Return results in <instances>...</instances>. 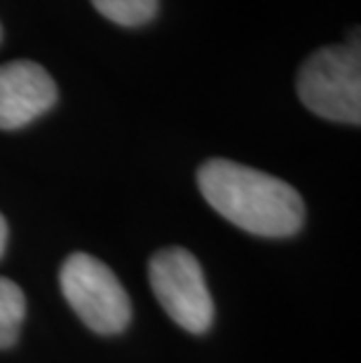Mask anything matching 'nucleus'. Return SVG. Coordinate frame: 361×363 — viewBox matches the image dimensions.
<instances>
[{
	"mask_svg": "<svg viewBox=\"0 0 361 363\" xmlns=\"http://www.w3.org/2000/svg\"><path fill=\"white\" fill-rule=\"evenodd\" d=\"M197 185L223 218L251 235L289 237L303 225L301 195L277 176L218 157L199 167Z\"/></svg>",
	"mask_w": 361,
	"mask_h": 363,
	"instance_id": "1",
	"label": "nucleus"
},
{
	"mask_svg": "<svg viewBox=\"0 0 361 363\" xmlns=\"http://www.w3.org/2000/svg\"><path fill=\"white\" fill-rule=\"evenodd\" d=\"M298 96L319 118L361 122V52L359 43L328 45L307 57L298 71Z\"/></svg>",
	"mask_w": 361,
	"mask_h": 363,
	"instance_id": "2",
	"label": "nucleus"
},
{
	"mask_svg": "<svg viewBox=\"0 0 361 363\" xmlns=\"http://www.w3.org/2000/svg\"><path fill=\"white\" fill-rule=\"evenodd\" d=\"M61 291L75 314L96 333L113 335L127 328L132 305L118 277L101 260L87 253L68 256L59 274Z\"/></svg>",
	"mask_w": 361,
	"mask_h": 363,
	"instance_id": "3",
	"label": "nucleus"
},
{
	"mask_svg": "<svg viewBox=\"0 0 361 363\" xmlns=\"http://www.w3.org/2000/svg\"><path fill=\"white\" fill-rule=\"evenodd\" d=\"M150 286L165 312L190 333H204L213 321V300L202 267L186 249H162L150 258Z\"/></svg>",
	"mask_w": 361,
	"mask_h": 363,
	"instance_id": "4",
	"label": "nucleus"
},
{
	"mask_svg": "<svg viewBox=\"0 0 361 363\" xmlns=\"http://www.w3.org/2000/svg\"><path fill=\"white\" fill-rule=\"evenodd\" d=\"M57 104V84L35 61L0 66V129H21Z\"/></svg>",
	"mask_w": 361,
	"mask_h": 363,
	"instance_id": "5",
	"label": "nucleus"
},
{
	"mask_svg": "<svg viewBox=\"0 0 361 363\" xmlns=\"http://www.w3.org/2000/svg\"><path fill=\"white\" fill-rule=\"evenodd\" d=\"M26 314V298L10 279L0 277V347H10L17 340L19 326Z\"/></svg>",
	"mask_w": 361,
	"mask_h": 363,
	"instance_id": "6",
	"label": "nucleus"
},
{
	"mask_svg": "<svg viewBox=\"0 0 361 363\" xmlns=\"http://www.w3.org/2000/svg\"><path fill=\"white\" fill-rule=\"evenodd\" d=\"M91 5L120 26H141L157 14L160 0H91Z\"/></svg>",
	"mask_w": 361,
	"mask_h": 363,
	"instance_id": "7",
	"label": "nucleus"
},
{
	"mask_svg": "<svg viewBox=\"0 0 361 363\" xmlns=\"http://www.w3.org/2000/svg\"><path fill=\"white\" fill-rule=\"evenodd\" d=\"M5 244H7V223L3 218V213H0V256L5 251Z\"/></svg>",
	"mask_w": 361,
	"mask_h": 363,
	"instance_id": "8",
	"label": "nucleus"
},
{
	"mask_svg": "<svg viewBox=\"0 0 361 363\" xmlns=\"http://www.w3.org/2000/svg\"><path fill=\"white\" fill-rule=\"evenodd\" d=\"M0 35H3V30H0Z\"/></svg>",
	"mask_w": 361,
	"mask_h": 363,
	"instance_id": "9",
	"label": "nucleus"
}]
</instances>
